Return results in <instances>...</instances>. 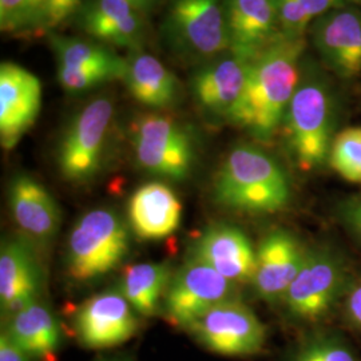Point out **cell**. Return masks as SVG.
Masks as SVG:
<instances>
[{"mask_svg":"<svg viewBox=\"0 0 361 361\" xmlns=\"http://www.w3.org/2000/svg\"><path fill=\"white\" fill-rule=\"evenodd\" d=\"M305 39L281 37L252 62L245 87L228 121L259 142H269L301 80Z\"/></svg>","mask_w":361,"mask_h":361,"instance_id":"6da1fadb","label":"cell"},{"mask_svg":"<svg viewBox=\"0 0 361 361\" xmlns=\"http://www.w3.org/2000/svg\"><path fill=\"white\" fill-rule=\"evenodd\" d=\"M214 198L232 210L267 214L284 209L290 185L281 165L252 145L234 147L219 168Z\"/></svg>","mask_w":361,"mask_h":361,"instance_id":"7a4b0ae2","label":"cell"},{"mask_svg":"<svg viewBox=\"0 0 361 361\" xmlns=\"http://www.w3.org/2000/svg\"><path fill=\"white\" fill-rule=\"evenodd\" d=\"M283 125L285 142L297 168L312 171L329 161L336 137V104L322 75L301 78Z\"/></svg>","mask_w":361,"mask_h":361,"instance_id":"3957f363","label":"cell"},{"mask_svg":"<svg viewBox=\"0 0 361 361\" xmlns=\"http://www.w3.org/2000/svg\"><path fill=\"white\" fill-rule=\"evenodd\" d=\"M130 247L129 231L107 209L86 213L68 235L66 271L77 283H90L116 269Z\"/></svg>","mask_w":361,"mask_h":361,"instance_id":"277c9868","label":"cell"},{"mask_svg":"<svg viewBox=\"0 0 361 361\" xmlns=\"http://www.w3.org/2000/svg\"><path fill=\"white\" fill-rule=\"evenodd\" d=\"M226 0H173L165 35L174 51L195 61H212L229 51Z\"/></svg>","mask_w":361,"mask_h":361,"instance_id":"5b68a950","label":"cell"},{"mask_svg":"<svg viewBox=\"0 0 361 361\" xmlns=\"http://www.w3.org/2000/svg\"><path fill=\"white\" fill-rule=\"evenodd\" d=\"M130 141L140 166L162 178H188L194 164V143L189 131L176 119L146 114L133 122Z\"/></svg>","mask_w":361,"mask_h":361,"instance_id":"8992f818","label":"cell"},{"mask_svg":"<svg viewBox=\"0 0 361 361\" xmlns=\"http://www.w3.org/2000/svg\"><path fill=\"white\" fill-rule=\"evenodd\" d=\"M349 274L344 259L322 247L310 250L295 281L285 293L289 313L302 322H319L347 295Z\"/></svg>","mask_w":361,"mask_h":361,"instance_id":"52a82bcc","label":"cell"},{"mask_svg":"<svg viewBox=\"0 0 361 361\" xmlns=\"http://www.w3.org/2000/svg\"><path fill=\"white\" fill-rule=\"evenodd\" d=\"M113 116L111 101L98 98L73 118L58 150V166L65 180L86 183L99 173Z\"/></svg>","mask_w":361,"mask_h":361,"instance_id":"ba28073f","label":"cell"},{"mask_svg":"<svg viewBox=\"0 0 361 361\" xmlns=\"http://www.w3.org/2000/svg\"><path fill=\"white\" fill-rule=\"evenodd\" d=\"M186 329L209 350L229 357L257 355L267 338L255 312L235 298L214 305Z\"/></svg>","mask_w":361,"mask_h":361,"instance_id":"9c48e42d","label":"cell"},{"mask_svg":"<svg viewBox=\"0 0 361 361\" xmlns=\"http://www.w3.org/2000/svg\"><path fill=\"white\" fill-rule=\"evenodd\" d=\"M234 296V283L192 258L170 280L165 295V313L170 323L188 328L207 310Z\"/></svg>","mask_w":361,"mask_h":361,"instance_id":"30bf717a","label":"cell"},{"mask_svg":"<svg viewBox=\"0 0 361 361\" xmlns=\"http://www.w3.org/2000/svg\"><path fill=\"white\" fill-rule=\"evenodd\" d=\"M73 325L78 341L90 349L118 347L138 331V320L129 301L118 292H104L78 307Z\"/></svg>","mask_w":361,"mask_h":361,"instance_id":"8fae6325","label":"cell"},{"mask_svg":"<svg viewBox=\"0 0 361 361\" xmlns=\"http://www.w3.org/2000/svg\"><path fill=\"white\" fill-rule=\"evenodd\" d=\"M316 50L337 77L361 75V11L347 4L316 18L310 26Z\"/></svg>","mask_w":361,"mask_h":361,"instance_id":"7c38bea8","label":"cell"},{"mask_svg":"<svg viewBox=\"0 0 361 361\" xmlns=\"http://www.w3.org/2000/svg\"><path fill=\"white\" fill-rule=\"evenodd\" d=\"M42 106L38 77L11 62L0 66V142L13 149L32 128Z\"/></svg>","mask_w":361,"mask_h":361,"instance_id":"4fadbf2b","label":"cell"},{"mask_svg":"<svg viewBox=\"0 0 361 361\" xmlns=\"http://www.w3.org/2000/svg\"><path fill=\"white\" fill-rule=\"evenodd\" d=\"M229 51L253 62L276 40L280 30L274 0H226Z\"/></svg>","mask_w":361,"mask_h":361,"instance_id":"5bb4252c","label":"cell"},{"mask_svg":"<svg viewBox=\"0 0 361 361\" xmlns=\"http://www.w3.org/2000/svg\"><path fill=\"white\" fill-rule=\"evenodd\" d=\"M308 252L293 234L269 233L257 249L256 271L252 283L258 296L267 301L283 300L301 271Z\"/></svg>","mask_w":361,"mask_h":361,"instance_id":"9a60e30c","label":"cell"},{"mask_svg":"<svg viewBox=\"0 0 361 361\" xmlns=\"http://www.w3.org/2000/svg\"><path fill=\"white\" fill-rule=\"evenodd\" d=\"M252 62L229 51L202 66L192 78V92L207 114L228 119L238 102Z\"/></svg>","mask_w":361,"mask_h":361,"instance_id":"2e32d148","label":"cell"},{"mask_svg":"<svg viewBox=\"0 0 361 361\" xmlns=\"http://www.w3.org/2000/svg\"><path fill=\"white\" fill-rule=\"evenodd\" d=\"M193 258L219 271L234 284L253 280L257 250L245 233L219 224L202 233L194 246Z\"/></svg>","mask_w":361,"mask_h":361,"instance_id":"e0dca14e","label":"cell"},{"mask_svg":"<svg viewBox=\"0 0 361 361\" xmlns=\"http://www.w3.org/2000/svg\"><path fill=\"white\" fill-rule=\"evenodd\" d=\"M42 277L37 258L23 241L7 240L0 250V304L8 317L38 301Z\"/></svg>","mask_w":361,"mask_h":361,"instance_id":"ac0fdd59","label":"cell"},{"mask_svg":"<svg viewBox=\"0 0 361 361\" xmlns=\"http://www.w3.org/2000/svg\"><path fill=\"white\" fill-rule=\"evenodd\" d=\"M10 209L20 231L37 243H49L61 224V212L51 193L35 178L19 174L8 192Z\"/></svg>","mask_w":361,"mask_h":361,"instance_id":"d6986e66","label":"cell"},{"mask_svg":"<svg viewBox=\"0 0 361 361\" xmlns=\"http://www.w3.org/2000/svg\"><path fill=\"white\" fill-rule=\"evenodd\" d=\"M182 205L173 189L161 182H150L131 195L130 226L145 241H158L180 228Z\"/></svg>","mask_w":361,"mask_h":361,"instance_id":"ffe728a7","label":"cell"},{"mask_svg":"<svg viewBox=\"0 0 361 361\" xmlns=\"http://www.w3.org/2000/svg\"><path fill=\"white\" fill-rule=\"evenodd\" d=\"M79 23L92 38L118 47L138 49L142 43V18L126 0H85Z\"/></svg>","mask_w":361,"mask_h":361,"instance_id":"44dd1931","label":"cell"},{"mask_svg":"<svg viewBox=\"0 0 361 361\" xmlns=\"http://www.w3.org/2000/svg\"><path fill=\"white\" fill-rule=\"evenodd\" d=\"M6 332L32 361H58L61 325L51 310L38 301L11 316Z\"/></svg>","mask_w":361,"mask_h":361,"instance_id":"7402d4cb","label":"cell"},{"mask_svg":"<svg viewBox=\"0 0 361 361\" xmlns=\"http://www.w3.org/2000/svg\"><path fill=\"white\" fill-rule=\"evenodd\" d=\"M123 80L130 94L152 109H166L178 98V79L150 54L130 56Z\"/></svg>","mask_w":361,"mask_h":361,"instance_id":"603a6c76","label":"cell"},{"mask_svg":"<svg viewBox=\"0 0 361 361\" xmlns=\"http://www.w3.org/2000/svg\"><path fill=\"white\" fill-rule=\"evenodd\" d=\"M170 280V269L165 264H133L122 273L121 293L138 314L150 317L159 312Z\"/></svg>","mask_w":361,"mask_h":361,"instance_id":"cb8c5ba5","label":"cell"},{"mask_svg":"<svg viewBox=\"0 0 361 361\" xmlns=\"http://www.w3.org/2000/svg\"><path fill=\"white\" fill-rule=\"evenodd\" d=\"M50 44L56 59V67L67 70H107L123 79L128 59L118 56L99 43L83 39L52 34Z\"/></svg>","mask_w":361,"mask_h":361,"instance_id":"d4e9b609","label":"cell"},{"mask_svg":"<svg viewBox=\"0 0 361 361\" xmlns=\"http://www.w3.org/2000/svg\"><path fill=\"white\" fill-rule=\"evenodd\" d=\"M328 162L340 177L361 185V128L336 134Z\"/></svg>","mask_w":361,"mask_h":361,"instance_id":"484cf974","label":"cell"},{"mask_svg":"<svg viewBox=\"0 0 361 361\" xmlns=\"http://www.w3.org/2000/svg\"><path fill=\"white\" fill-rule=\"evenodd\" d=\"M293 361H359L348 341L341 336L325 332L310 337L297 349Z\"/></svg>","mask_w":361,"mask_h":361,"instance_id":"4316f807","label":"cell"},{"mask_svg":"<svg viewBox=\"0 0 361 361\" xmlns=\"http://www.w3.org/2000/svg\"><path fill=\"white\" fill-rule=\"evenodd\" d=\"M42 0H0L1 31H19L30 27Z\"/></svg>","mask_w":361,"mask_h":361,"instance_id":"83f0119b","label":"cell"},{"mask_svg":"<svg viewBox=\"0 0 361 361\" xmlns=\"http://www.w3.org/2000/svg\"><path fill=\"white\" fill-rule=\"evenodd\" d=\"M80 6L82 0H42L31 28L42 32L50 31L79 11Z\"/></svg>","mask_w":361,"mask_h":361,"instance_id":"f1b7e54d","label":"cell"},{"mask_svg":"<svg viewBox=\"0 0 361 361\" xmlns=\"http://www.w3.org/2000/svg\"><path fill=\"white\" fill-rule=\"evenodd\" d=\"M59 85L67 91L79 92L98 87L104 83L122 79L121 75L107 70H67L56 67Z\"/></svg>","mask_w":361,"mask_h":361,"instance_id":"f546056e","label":"cell"},{"mask_svg":"<svg viewBox=\"0 0 361 361\" xmlns=\"http://www.w3.org/2000/svg\"><path fill=\"white\" fill-rule=\"evenodd\" d=\"M345 314L349 323L361 331V283L350 286L345 295Z\"/></svg>","mask_w":361,"mask_h":361,"instance_id":"4dcf8cb0","label":"cell"},{"mask_svg":"<svg viewBox=\"0 0 361 361\" xmlns=\"http://www.w3.org/2000/svg\"><path fill=\"white\" fill-rule=\"evenodd\" d=\"M297 3L310 13L313 19L322 16L324 13L352 4V0H296Z\"/></svg>","mask_w":361,"mask_h":361,"instance_id":"1f68e13d","label":"cell"},{"mask_svg":"<svg viewBox=\"0 0 361 361\" xmlns=\"http://www.w3.org/2000/svg\"><path fill=\"white\" fill-rule=\"evenodd\" d=\"M341 216L349 231L353 233L361 243V195L350 200L344 205Z\"/></svg>","mask_w":361,"mask_h":361,"instance_id":"d6a6232c","label":"cell"},{"mask_svg":"<svg viewBox=\"0 0 361 361\" xmlns=\"http://www.w3.org/2000/svg\"><path fill=\"white\" fill-rule=\"evenodd\" d=\"M0 361H32V359L4 331L0 336Z\"/></svg>","mask_w":361,"mask_h":361,"instance_id":"836d02e7","label":"cell"},{"mask_svg":"<svg viewBox=\"0 0 361 361\" xmlns=\"http://www.w3.org/2000/svg\"><path fill=\"white\" fill-rule=\"evenodd\" d=\"M352 3H353V4H356V6L360 8L361 11V0H352Z\"/></svg>","mask_w":361,"mask_h":361,"instance_id":"e575fe53","label":"cell"},{"mask_svg":"<svg viewBox=\"0 0 361 361\" xmlns=\"http://www.w3.org/2000/svg\"><path fill=\"white\" fill-rule=\"evenodd\" d=\"M104 361H125V360H104Z\"/></svg>","mask_w":361,"mask_h":361,"instance_id":"d590c367","label":"cell"}]
</instances>
